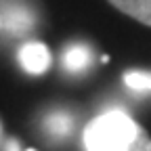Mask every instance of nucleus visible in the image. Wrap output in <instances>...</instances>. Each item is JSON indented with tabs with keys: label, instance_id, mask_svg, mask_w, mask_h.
<instances>
[{
	"label": "nucleus",
	"instance_id": "0eeeda50",
	"mask_svg": "<svg viewBox=\"0 0 151 151\" xmlns=\"http://www.w3.org/2000/svg\"><path fill=\"white\" fill-rule=\"evenodd\" d=\"M124 82L132 90H151V71H143V69L126 71Z\"/></svg>",
	"mask_w": 151,
	"mask_h": 151
},
{
	"label": "nucleus",
	"instance_id": "1a4fd4ad",
	"mask_svg": "<svg viewBox=\"0 0 151 151\" xmlns=\"http://www.w3.org/2000/svg\"><path fill=\"white\" fill-rule=\"evenodd\" d=\"M0 139H2V122H0Z\"/></svg>",
	"mask_w": 151,
	"mask_h": 151
},
{
	"label": "nucleus",
	"instance_id": "6e6552de",
	"mask_svg": "<svg viewBox=\"0 0 151 151\" xmlns=\"http://www.w3.org/2000/svg\"><path fill=\"white\" fill-rule=\"evenodd\" d=\"M6 151H19V145H17V141H9V145H6Z\"/></svg>",
	"mask_w": 151,
	"mask_h": 151
},
{
	"label": "nucleus",
	"instance_id": "423d86ee",
	"mask_svg": "<svg viewBox=\"0 0 151 151\" xmlns=\"http://www.w3.org/2000/svg\"><path fill=\"white\" fill-rule=\"evenodd\" d=\"M118 11L151 27V0H109Z\"/></svg>",
	"mask_w": 151,
	"mask_h": 151
},
{
	"label": "nucleus",
	"instance_id": "9d476101",
	"mask_svg": "<svg viewBox=\"0 0 151 151\" xmlns=\"http://www.w3.org/2000/svg\"><path fill=\"white\" fill-rule=\"evenodd\" d=\"M0 27H2V19H0Z\"/></svg>",
	"mask_w": 151,
	"mask_h": 151
},
{
	"label": "nucleus",
	"instance_id": "7ed1b4c3",
	"mask_svg": "<svg viewBox=\"0 0 151 151\" xmlns=\"http://www.w3.org/2000/svg\"><path fill=\"white\" fill-rule=\"evenodd\" d=\"M2 19V27L13 34V36H23V34H29L36 25V17L34 13L23 6V4H11L6 6V11L0 15Z\"/></svg>",
	"mask_w": 151,
	"mask_h": 151
},
{
	"label": "nucleus",
	"instance_id": "39448f33",
	"mask_svg": "<svg viewBox=\"0 0 151 151\" xmlns=\"http://www.w3.org/2000/svg\"><path fill=\"white\" fill-rule=\"evenodd\" d=\"M42 128L46 132V137L55 139V141H63V139H69L76 130V118L71 116L69 111H52L42 120Z\"/></svg>",
	"mask_w": 151,
	"mask_h": 151
},
{
	"label": "nucleus",
	"instance_id": "9b49d317",
	"mask_svg": "<svg viewBox=\"0 0 151 151\" xmlns=\"http://www.w3.org/2000/svg\"><path fill=\"white\" fill-rule=\"evenodd\" d=\"M27 151H34V149H27Z\"/></svg>",
	"mask_w": 151,
	"mask_h": 151
},
{
	"label": "nucleus",
	"instance_id": "20e7f679",
	"mask_svg": "<svg viewBox=\"0 0 151 151\" xmlns=\"http://www.w3.org/2000/svg\"><path fill=\"white\" fill-rule=\"evenodd\" d=\"M94 63V52L86 44H71L61 55V65L67 73H84Z\"/></svg>",
	"mask_w": 151,
	"mask_h": 151
},
{
	"label": "nucleus",
	"instance_id": "f03ea898",
	"mask_svg": "<svg viewBox=\"0 0 151 151\" xmlns=\"http://www.w3.org/2000/svg\"><path fill=\"white\" fill-rule=\"evenodd\" d=\"M17 59H19V65L27 73L40 76V73L48 71V67H50V50L42 42H27L19 48Z\"/></svg>",
	"mask_w": 151,
	"mask_h": 151
},
{
	"label": "nucleus",
	"instance_id": "f257e3e1",
	"mask_svg": "<svg viewBox=\"0 0 151 151\" xmlns=\"http://www.w3.org/2000/svg\"><path fill=\"white\" fill-rule=\"evenodd\" d=\"M86 151H151V137L124 111H105L84 130Z\"/></svg>",
	"mask_w": 151,
	"mask_h": 151
}]
</instances>
